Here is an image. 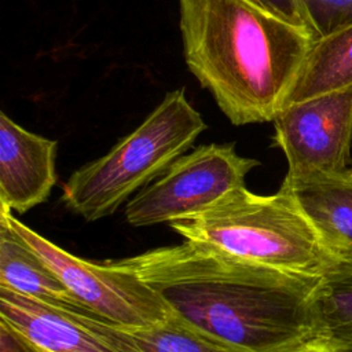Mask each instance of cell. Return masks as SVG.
I'll use <instances>...</instances> for the list:
<instances>
[{
    "mask_svg": "<svg viewBox=\"0 0 352 352\" xmlns=\"http://www.w3.org/2000/svg\"><path fill=\"white\" fill-rule=\"evenodd\" d=\"M107 261L148 285L186 322L252 352L312 340L319 276L280 271L197 241Z\"/></svg>",
    "mask_w": 352,
    "mask_h": 352,
    "instance_id": "obj_1",
    "label": "cell"
},
{
    "mask_svg": "<svg viewBox=\"0 0 352 352\" xmlns=\"http://www.w3.org/2000/svg\"><path fill=\"white\" fill-rule=\"evenodd\" d=\"M188 70L234 125L274 121L312 45L252 0H179Z\"/></svg>",
    "mask_w": 352,
    "mask_h": 352,
    "instance_id": "obj_2",
    "label": "cell"
},
{
    "mask_svg": "<svg viewBox=\"0 0 352 352\" xmlns=\"http://www.w3.org/2000/svg\"><path fill=\"white\" fill-rule=\"evenodd\" d=\"M186 241L219 248L280 271L320 276L333 258L293 192L258 195L234 188L209 208L169 223Z\"/></svg>",
    "mask_w": 352,
    "mask_h": 352,
    "instance_id": "obj_3",
    "label": "cell"
},
{
    "mask_svg": "<svg viewBox=\"0 0 352 352\" xmlns=\"http://www.w3.org/2000/svg\"><path fill=\"white\" fill-rule=\"evenodd\" d=\"M206 128L184 88L170 91L138 128L70 175L62 186V204L85 221L111 216L160 177Z\"/></svg>",
    "mask_w": 352,
    "mask_h": 352,
    "instance_id": "obj_4",
    "label": "cell"
},
{
    "mask_svg": "<svg viewBox=\"0 0 352 352\" xmlns=\"http://www.w3.org/2000/svg\"><path fill=\"white\" fill-rule=\"evenodd\" d=\"M0 221L22 239L54 271L69 292L92 315L124 327H140L164 320L172 314L160 296L135 275L82 260L48 241L1 205Z\"/></svg>",
    "mask_w": 352,
    "mask_h": 352,
    "instance_id": "obj_5",
    "label": "cell"
},
{
    "mask_svg": "<svg viewBox=\"0 0 352 352\" xmlns=\"http://www.w3.org/2000/svg\"><path fill=\"white\" fill-rule=\"evenodd\" d=\"M258 165V160L239 155L235 143L198 146L136 192L125 206V219L132 227H147L192 216L245 186Z\"/></svg>",
    "mask_w": 352,
    "mask_h": 352,
    "instance_id": "obj_6",
    "label": "cell"
},
{
    "mask_svg": "<svg viewBox=\"0 0 352 352\" xmlns=\"http://www.w3.org/2000/svg\"><path fill=\"white\" fill-rule=\"evenodd\" d=\"M274 144L287 161L286 183L346 172L352 140V88L282 107L274 118Z\"/></svg>",
    "mask_w": 352,
    "mask_h": 352,
    "instance_id": "obj_7",
    "label": "cell"
},
{
    "mask_svg": "<svg viewBox=\"0 0 352 352\" xmlns=\"http://www.w3.org/2000/svg\"><path fill=\"white\" fill-rule=\"evenodd\" d=\"M0 318L48 352H142L118 324L0 286Z\"/></svg>",
    "mask_w": 352,
    "mask_h": 352,
    "instance_id": "obj_8",
    "label": "cell"
},
{
    "mask_svg": "<svg viewBox=\"0 0 352 352\" xmlns=\"http://www.w3.org/2000/svg\"><path fill=\"white\" fill-rule=\"evenodd\" d=\"M58 142L30 132L0 111V205L25 213L56 184Z\"/></svg>",
    "mask_w": 352,
    "mask_h": 352,
    "instance_id": "obj_9",
    "label": "cell"
},
{
    "mask_svg": "<svg viewBox=\"0 0 352 352\" xmlns=\"http://www.w3.org/2000/svg\"><path fill=\"white\" fill-rule=\"evenodd\" d=\"M315 227L333 260L352 261V175L318 176L296 183L282 182Z\"/></svg>",
    "mask_w": 352,
    "mask_h": 352,
    "instance_id": "obj_10",
    "label": "cell"
},
{
    "mask_svg": "<svg viewBox=\"0 0 352 352\" xmlns=\"http://www.w3.org/2000/svg\"><path fill=\"white\" fill-rule=\"evenodd\" d=\"M0 286L51 305L92 315L4 221H0Z\"/></svg>",
    "mask_w": 352,
    "mask_h": 352,
    "instance_id": "obj_11",
    "label": "cell"
},
{
    "mask_svg": "<svg viewBox=\"0 0 352 352\" xmlns=\"http://www.w3.org/2000/svg\"><path fill=\"white\" fill-rule=\"evenodd\" d=\"M314 342L329 352H352V261L333 260L312 298Z\"/></svg>",
    "mask_w": 352,
    "mask_h": 352,
    "instance_id": "obj_12",
    "label": "cell"
},
{
    "mask_svg": "<svg viewBox=\"0 0 352 352\" xmlns=\"http://www.w3.org/2000/svg\"><path fill=\"white\" fill-rule=\"evenodd\" d=\"M348 88H352V25L312 43L285 106Z\"/></svg>",
    "mask_w": 352,
    "mask_h": 352,
    "instance_id": "obj_13",
    "label": "cell"
},
{
    "mask_svg": "<svg viewBox=\"0 0 352 352\" xmlns=\"http://www.w3.org/2000/svg\"><path fill=\"white\" fill-rule=\"evenodd\" d=\"M120 327L142 352H252L192 326L173 312L148 326Z\"/></svg>",
    "mask_w": 352,
    "mask_h": 352,
    "instance_id": "obj_14",
    "label": "cell"
},
{
    "mask_svg": "<svg viewBox=\"0 0 352 352\" xmlns=\"http://www.w3.org/2000/svg\"><path fill=\"white\" fill-rule=\"evenodd\" d=\"M305 30L312 41L352 25V0H252Z\"/></svg>",
    "mask_w": 352,
    "mask_h": 352,
    "instance_id": "obj_15",
    "label": "cell"
},
{
    "mask_svg": "<svg viewBox=\"0 0 352 352\" xmlns=\"http://www.w3.org/2000/svg\"><path fill=\"white\" fill-rule=\"evenodd\" d=\"M0 352H48L16 326L0 318Z\"/></svg>",
    "mask_w": 352,
    "mask_h": 352,
    "instance_id": "obj_16",
    "label": "cell"
},
{
    "mask_svg": "<svg viewBox=\"0 0 352 352\" xmlns=\"http://www.w3.org/2000/svg\"><path fill=\"white\" fill-rule=\"evenodd\" d=\"M275 352H329V351L326 348H323L322 345L309 340V341H302V342H298V344H294L290 346L280 348Z\"/></svg>",
    "mask_w": 352,
    "mask_h": 352,
    "instance_id": "obj_17",
    "label": "cell"
},
{
    "mask_svg": "<svg viewBox=\"0 0 352 352\" xmlns=\"http://www.w3.org/2000/svg\"><path fill=\"white\" fill-rule=\"evenodd\" d=\"M348 170H349V173H351V175H352V166H351V168H349V169H348Z\"/></svg>",
    "mask_w": 352,
    "mask_h": 352,
    "instance_id": "obj_18",
    "label": "cell"
}]
</instances>
